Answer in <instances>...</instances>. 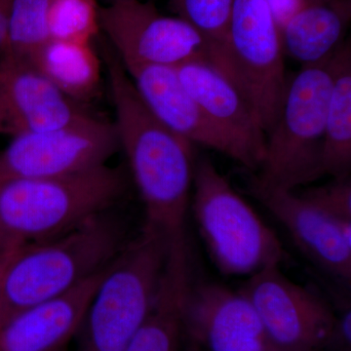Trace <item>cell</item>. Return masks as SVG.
I'll return each instance as SVG.
<instances>
[{"mask_svg":"<svg viewBox=\"0 0 351 351\" xmlns=\"http://www.w3.org/2000/svg\"><path fill=\"white\" fill-rule=\"evenodd\" d=\"M21 246H22V245H21ZM19 247L20 246L10 247V248L0 253V282H1L2 274H3L7 263H9L14 253H15L16 250H17Z\"/></svg>","mask_w":351,"mask_h":351,"instance_id":"484cf974","label":"cell"},{"mask_svg":"<svg viewBox=\"0 0 351 351\" xmlns=\"http://www.w3.org/2000/svg\"><path fill=\"white\" fill-rule=\"evenodd\" d=\"M191 280L188 253L170 250L149 315L125 351H179L184 297Z\"/></svg>","mask_w":351,"mask_h":351,"instance_id":"ac0fdd59","label":"cell"},{"mask_svg":"<svg viewBox=\"0 0 351 351\" xmlns=\"http://www.w3.org/2000/svg\"><path fill=\"white\" fill-rule=\"evenodd\" d=\"M11 0H0V57L6 48L8 17Z\"/></svg>","mask_w":351,"mask_h":351,"instance_id":"d4e9b609","label":"cell"},{"mask_svg":"<svg viewBox=\"0 0 351 351\" xmlns=\"http://www.w3.org/2000/svg\"><path fill=\"white\" fill-rule=\"evenodd\" d=\"M332 85L331 58L302 66L288 82L280 114L265 136V158L252 188H295L322 177L325 121Z\"/></svg>","mask_w":351,"mask_h":351,"instance_id":"5b68a950","label":"cell"},{"mask_svg":"<svg viewBox=\"0 0 351 351\" xmlns=\"http://www.w3.org/2000/svg\"><path fill=\"white\" fill-rule=\"evenodd\" d=\"M239 291L283 351H330L338 315L320 295L284 276L278 265L249 277Z\"/></svg>","mask_w":351,"mask_h":351,"instance_id":"30bf717a","label":"cell"},{"mask_svg":"<svg viewBox=\"0 0 351 351\" xmlns=\"http://www.w3.org/2000/svg\"><path fill=\"white\" fill-rule=\"evenodd\" d=\"M13 246H20V245L9 244L8 242H7L5 237H4L3 233H2L1 228H0V253Z\"/></svg>","mask_w":351,"mask_h":351,"instance_id":"4316f807","label":"cell"},{"mask_svg":"<svg viewBox=\"0 0 351 351\" xmlns=\"http://www.w3.org/2000/svg\"><path fill=\"white\" fill-rule=\"evenodd\" d=\"M332 85L328 101L322 154L323 175L350 177L351 168V46L343 43L332 55Z\"/></svg>","mask_w":351,"mask_h":351,"instance_id":"ffe728a7","label":"cell"},{"mask_svg":"<svg viewBox=\"0 0 351 351\" xmlns=\"http://www.w3.org/2000/svg\"><path fill=\"white\" fill-rule=\"evenodd\" d=\"M57 351H68V350H66V348H62V350H57Z\"/></svg>","mask_w":351,"mask_h":351,"instance_id":"83f0119b","label":"cell"},{"mask_svg":"<svg viewBox=\"0 0 351 351\" xmlns=\"http://www.w3.org/2000/svg\"><path fill=\"white\" fill-rule=\"evenodd\" d=\"M98 17L122 64L209 63V46L199 32L179 17L159 13L152 2L113 0L99 7Z\"/></svg>","mask_w":351,"mask_h":351,"instance_id":"9c48e42d","label":"cell"},{"mask_svg":"<svg viewBox=\"0 0 351 351\" xmlns=\"http://www.w3.org/2000/svg\"><path fill=\"white\" fill-rule=\"evenodd\" d=\"M85 114L27 60L0 57V135L51 130Z\"/></svg>","mask_w":351,"mask_h":351,"instance_id":"4fadbf2b","label":"cell"},{"mask_svg":"<svg viewBox=\"0 0 351 351\" xmlns=\"http://www.w3.org/2000/svg\"><path fill=\"white\" fill-rule=\"evenodd\" d=\"M119 147L114 124L87 113L59 128L12 138L0 152V180L75 174L107 164Z\"/></svg>","mask_w":351,"mask_h":351,"instance_id":"ba28073f","label":"cell"},{"mask_svg":"<svg viewBox=\"0 0 351 351\" xmlns=\"http://www.w3.org/2000/svg\"><path fill=\"white\" fill-rule=\"evenodd\" d=\"M179 351H283L239 291L189 280Z\"/></svg>","mask_w":351,"mask_h":351,"instance_id":"8fae6325","label":"cell"},{"mask_svg":"<svg viewBox=\"0 0 351 351\" xmlns=\"http://www.w3.org/2000/svg\"><path fill=\"white\" fill-rule=\"evenodd\" d=\"M234 0H170L180 19L196 29L209 46L212 64L225 43Z\"/></svg>","mask_w":351,"mask_h":351,"instance_id":"7402d4cb","label":"cell"},{"mask_svg":"<svg viewBox=\"0 0 351 351\" xmlns=\"http://www.w3.org/2000/svg\"><path fill=\"white\" fill-rule=\"evenodd\" d=\"M126 243L119 219L105 213L55 239L22 245L2 274L0 323L105 269Z\"/></svg>","mask_w":351,"mask_h":351,"instance_id":"7a4b0ae2","label":"cell"},{"mask_svg":"<svg viewBox=\"0 0 351 351\" xmlns=\"http://www.w3.org/2000/svg\"><path fill=\"white\" fill-rule=\"evenodd\" d=\"M110 2L113 1V0H110Z\"/></svg>","mask_w":351,"mask_h":351,"instance_id":"f1b7e54d","label":"cell"},{"mask_svg":"<svg viewBox=\"0 0 351 351\" xmlns=\"http://www.w3.org/2000/svg\"><path fill=\"white\" fill-rule=\"evenodd\" d=\"M170 245L144 226L106 269L76 334V351H125L149 315Z\"/></svg>","mask_w":351,"mask_h":351,"instance_id":"277c9868","label":"cell"},{"mask_svg":"<svg viewBox=\"0 0 351 351\" xmlns=\"http://www.w3.org/2000/svg\"><path fill=\"white\" fill-rule=\"evenodd\" d=\"M351 0H304L280 29L284 53L302 66L325 63L343 43Z\"/></svg>","mask_w":351,"mask_h":351,"instance_id":"e0dca14e","label":"cell"},{"mask_svg":"<svg viewBox=\"0 0 351 351\" xmlns=\"http://www.w3.org/2000/svg\"><path fill=\"white\" fill-rule=\"evenodd\" d=\"M98 9L94 0H50L51 39L91 43L100 29Z\"/></svg>","mask_w":351,"mask_h":351,"instance_id":"603a6c76","label":"cell"},{"mask_svg":"<svg viewBox=\"0 0 351 351\" xmlns=\"http://www.w3.org/2000/svg\"><path fill=\"white\" fill-rule=\"evenodd\" d=\"M50 0H11L3 55L27 60L50 40Z\"/></svg>","mask_w":351,"mask_h":351,"instance_id":"44dd1931","label":"cell"},{"mask_svg":"<svg viewBox=\"0 0 351 351\" xmlns=\"http://www.w3.org/2000/svg\"><path fill=\"white\" fill-rule=\"evenodd\" d=\"M119 147L145 205V228L186 248V219L195 176L193 144L171 131L145 107L119 57L103 53Z\"/></svg>","mask_w":351,"mask_h":351,"instance_id":"6da1fadb","label":"cell"},{"mask_svg":"<svg viewBox=\"0 0 351 351\" xmlns=\"http://www.w3.org/2000/svg\"><path fill=\"white\" fill-rule=\"evenodd\" d=\"M27 61L75 103L92 100L99 93L101 60L91 43L50 39Z\"/></svg>","mask_w":351,"mask_h":351,"instance_id":"d6986e66","label":"cell"},{"mask_svg":"<svg viewBox=\"0 0 351 351\" xmlns=\"http://www.w3.org/2000/svg\"><path fill=\"white\" fill-rule=\"evenodd\" d=\"M125 178L107 164L59 177L0 180V228L10 245L36 243L107 213Z\"/></svg>","mask_w":351,"mask_h":351,"instance_id":"3957f363","label":"cell"},{"mask_svg":"<svg viewBox=\"0 0 351 351\" xmlns=\"http://www.w3.org/2000/svg\"><path fill=\"white\" fill-rule=\"evenodd\" d=\"M284 54L269 0H234L225 43L211 64L243 95L265 136L280 114L287 88Z\"/></svg>","mask_w":351,"mask_h":351,"instance_id":"52a82bcc","label":"cell"},{"mask_svg":"<svg viewBox=\"0 0 351 351\" xmlns=\"http://www.w3.org/2000/svg\"><path fill=\"white\" fill-rule=\"evenodd\" d=\"M252 189L309 260L332 276L350 282L351 221L330 216L294 191Z\"/></svg>","mask_w":351,"mask_h":351,"instance_id":"5bb4252c","label":"cell"},{"mask_svg":"<svg viewBox=\"0 0 351 351\" xmlns=\"http://www.w3.org/2000/svg\"><path fill=\"white\" fill-rule=\"evenodd\" d=\"M193 186L195 221L221 274L247 279L282 262L285 253L276 233L209 159L195 163Z\"/></svg>","mask_w":351,"mask_h":351,"instance_id":"8992f818","label":"cell"},{"mask_svg":"<svg viewBox=\"0 0 351 351\" xmlns=\"http://www.w3.org/2000/svg\"><path fill=\"white\" fill-rule=\"evenodd\" d=\"M145 107L171 131L213 149L250 171L260 166L246 149L205 114L182 86L173 66L158 64H123Z\"/></svg>","mask_w":351,"mask_h":351,"instance_id":"7c38bea8","label":"cell"},{"mask_svg":"<svg viewBox=\"0 0 351 351\" xmlns=\"http://www.w3.org/2000/svg\"><path fill=\"white\" fill-rule=\"evenodd\" d=\"M174 69L182 86L205 114L241 145L261 168L265 154V133L239 90L207 61L195 60Z\"/></svg>","mask_w":351,"mask_h":351,"instance_id":"2e32d148","label":"cell"},{"mask_svg":"<svg viewBox=\"0 0 351 351\" xmlns=\"http://www.w3.org/2000/svg\"><path fill=\"white\" fill-rule=\"evenodd\" d=\"M107 267L68 292L27 307L0 323V351H57L66 348L82 326Z\"/></svg>","mask_w":351,"mask_h":351,"instance_id":"9a60e30c","label":"cell"},{"mask_svg":"<svg viewBox=\"0 0 351 351\" xmlns=\"http://www.w3.org/2000/svg\"><path fill=\"white\" fill-rule=\"evenodd\" d=\"M309 203L335 218L351 221V182L350 177L306 189L300 195Z\"/></svg>","mask_w":351,"mask_h":351,"instance_id":"cb8c5ba5","label":"cell"}]
</instances>
